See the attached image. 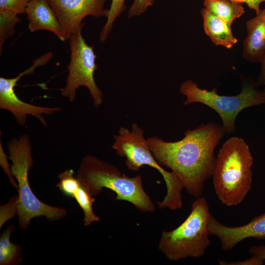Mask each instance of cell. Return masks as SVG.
I'll return each instance as SVG.
<instances>
[{
	"label": "cell",
	"instance_id": "obj_1",
	"mask_svg": "<svg viewBox=\"0 0 265 265\" xmlns=\"http://www.w3.org/2000/svg\"><path fill=\"white\" fill-rule=\"evenodd\" d=\"M224 134L222 125L209 122L187 129L185 137L177 141H165L156 136L147 141L159 163L171 169L187 192L197 198L212 176L216 160L214 151Z\"/></svg>",
	"mask_w": 265,
	"mask_h": 265
},
{
	"label": "cell",
	"instance_id": "obj_2",
	"mask_svg": "<svg viewBox=\"0 0 265 265\" xmlns=\"http://www.w3.org/2000/svg\"><path fill=\"white\" fill-rule=\"evenodd\" d=\"M253 158L248 144L237 136L222 145L212 174L215 194L229 207L240 204L250 191L252 182Z\"/></svg>",
	"mask_w": 265,
	"mask_h": 265
},
{
	"label": "cell",
	"instance_id": "obj_3",
	"mask_svg": "<svg viewBox=\"0 0 265 265\" xmlns=\"http://www.w3.org/2000/svg\"><path fill=\"white\" fill-rule=\"evenodd\" d=\"M76 178L93 197L99 195L103 188H108L116 193L117 200L129 202L142 212H153L156 210L143 188L140 174L129 177L94 156L86 155L82 159Z\"/></svg>",
	"mask_w": 265,
	"mask_h": 265
},
{
	"label": "cell",
	"instance_id": "obj_4",
	"mask_svg": "<svg viewBox=\"0 0 265 265\" xmlns=\"http://www.w3.org/2000/svg\"><path fill=\"white\" fill-rule=\"evenodd\" d=\"M9 159L11 160V173L18 182L17 215L20 228L27 229L34 217L44 216L54 221L65 217L66 210L46 204L32 191L28 181V171L33 165L30 137L23 134L14 137L8 143Z\"/></svg>",
	"mask_w": 265,
	"mask_h": 265
},
{
	"label": "cell",
	"instance_id": "obj_5",
	"mask_svg": "<svg viewBox=\"0 0 265 265\" xmlns=\"http://www.w3.org/2000/svg\"><path fill=\"white\" fill-rule=\"evenodd\" d=\"M113 138L112 148L120 157L126 158V165L129 170L137 171L147 165L157 169L162 175L167 193L162 201L157 202L159 208L171 210L182 209V191L185 188L184 185L174 172L166 171L157 161L144 137L143 130L134 123L131 130L124 127L120 128L118 134L114 135Z\"/></svg>",
	"mask_w": 265,
	"mask_h": 265
},
{
	"label": "cell",
	"instance_id": "obj_6",
	"mask_svg": "<svg viewBox=\"0 0 265 265\" xmlns=\"http://www.w3.org/2000/svg\"><path fill=\"white\" fill-rule=\"evenodd\" d=\"M211 213L206 198H197L185 220L173 230L163 231L158 249L170 261L203 256L210 244L209 222Z\"/></svg>",
	"mask_w": 265,
	"mask_h": 265
},
{
	"label": "cell",
	"instance_id": "obj_7",
	"mask_svg": "<svg viewBox=\"0 0 265 265\" xmlns=\"http://www.w3.org/2000/svg\"><path fill=\"white\" fill-rule=\"evenodd\" d=\"M259 86L257 81H245L238 95L223 96L218 94L216 87L211 91L201 89L192 80H187L182 82L180 91L186 97L184 105L200 103L213 109L222 120L225 133L230 134L236 131L237 117L243 109L265 104V94L257 88Z\"/></svg>",
	"mask_w": 265,
	"mask_h": 265
},
{
	"label": "cell",
	"instance_id": "obj_8",
	"mask_svg": "<svg viewBox=\"0 0 265 265\" xmlns=\"http://www.w3.org/2000/svg\"><path fill=\"white\" fill-rule=\"evenodd\" d=\"M81 26L69 38L71 51L70 60L67 66L68 76L66 84L60 94L73 102L76 97L77 90L81 86H85L89 91L95 107L103 102V93L96 84L94 74L97 70L95 62L97 58L93 47L88 45L81 33Z\"/></svg>",
	"mask_w": 265,
	"mask_h": 265
},
{
	"label": "cell",
	"instance_id": "obj_9",
	"mask_svg": "<svg viewBox=\"0 0 265 265\" xmlns=\"http://www.w3.org/2000/svg\"><path fill=\"white\" fill-rule=\"evenodd\" d=\"M61 25L64 41L85 24L87 16L106 17L108 9L105 8L107 0H47Z\"/></svg>",
	"mask_w": 265,
	"mask_h": 265
},
{
	"label": "cell",
	"instance_id": "obj_10",
	"mask_svg": "<svg viewBox=\"0 0 265 265\" xmlns=\"http://www.w3.org/2000/svg\"><path fill=\"white\" fill-rule=\"evenodd\" d=\"M26 75H28V72L26 69L13 78H0V108L10 111L19 125H25L27 115H30L46 126V121L43 115L53 114L59 111L61 108L37 106L20 100L15 93L14 88L19 80Z\"/></svg>",
	"mask_w": 265,
	"mask_h": 265
},
{
	"label": "cell",
	"instance_id": "obj_11",
	"mask_svg": "<svg viewBox=\"0 0 265 265\" xmlns=\"http://www.w3.org/2000/svg\"><path fill=\"white\" fill-rule=\"evenodd\" d=\"M210 235L219 239L221 248L226 251L233 249L248 238L265 239V212L254 217L249 223L238 227H229L217 221L211 214L209 222Z\"/></svg>",
	"mask_w": 265,
	"mask_h": 265
},
{
	"label": "cell",
	"instance_id": "obj_12",
	"mask_svg": "<svg viewBox=\"0 0 265 265\" xmlns=\"http://www.w3.org/2000/svg\"><path fill=\"white\" fill-rule=\"evenodd\" d=\"M28 29L31 32L48 30L64 41L62 29L54 11L47 0H32L26 9Z\"/></svg>",
	"mask_w": 265,
	"mask_h": 265
},
{
	"label": "cell",
	"instance_id": "obj_13",
	"mask_svg": "<svg viewBox=\"0 0 265 265\" xmlns=\"http://www.w3.org/2000/svg\"><path fill=\"white\" fill-rule=\"evenodd\" d=\"M246 29L243 57L251 62H260L265 52V8L246 22Z\"/></svg>",
	"mask_w": 265,
	"mask_h": 265
},
{
	"label": "cell",
	"instance_id": "obj_14",
	"mask_svg": "<svg viewBox=\"0 0 265 265\" xmlns=\"http://www.w3.org/2000/svg\"><path fill=\"white\" fill-rule=\"evenodd\" d=\"M205 33L212 43L231 49L238 42L231 29V25L215 16L205 7L201 9Z\"/></svg>",
	"mask_w": 265,
	"mask_h": 265
},
{
	"label": "cell",
	"instance_id": "obj_15",
	"mask_svg": "<svg viewBox=\"0 0 265 265\" xmlns=\"http://www.w3.org/2000/svg\"><path fill=\"white\" fill-rule=\"evenodd\" d=\"M204 7L230 25L245 12L241 2L231 0H203Z\"/></svg>",
	"mask_w": 265,
	"mask_h": 265
},
{
	"label": "cell",
	"instance_id": "obj_16",
	"mask_svg": "<svg viewBox=\"0 0 265 265\" xmlns=\"http://www.w3.org/2000/svg\"><path fill=\"white\" fill-rule=\"evenodd\" d=\"M13 225H8L0 236V265H17L23 259L22 248L11 242L10 236L14 231Z\"/></svg>",
	"mask_w": 265,
	"mask_h": 265
},
{
	"label": "cell",
	"instance_id": "obj_17",
	"mask_svg": "<svg viewBox=\"0 0 265 265\" xmlns=\"http://www.w3.org/2000/svg\"><path fill=\"white\" fill-rule=\"evenodd\" d=\"M73 198H75L84 214V226H89L92 222L100 221V218L96 215L93 210V204L95 201L86 188L80 183L78 189L74 192Z\"/></svg>",
	"mask_w": 265,
	"mask_h": 265
},
{
	"label": "cell",
	"instance_id": "obj_18",
	"mask_svg": "<svg viewBox=\"0 0 265 265\" xmlns=\"http://www.w3.org/2000/svg\"><path fill=\"white\" fill-rule=\"evenodd\" d=\"M21 22L18 14L9 10H0V54L5 41L15 33L18 23Z\"/></svg>",
	"mask_w": 265,
	"mask_h": 265
},
{
	"label": "cell",
	"instance_id": "obj_19",
	"mask_svg": "<svg viewBox=\"0 0 265 265\" xmlns=\"http://www.w3.org/2000/svg\"><path fill=\"white\" fill-rule=\"evenodd\" d=\"M126 0H111L110 7L108 9L107 20L100 33V41L105 42L107 39L115 21L126 9Z\"/></svg>",
	"mask_w": 265,
	"mask_h": 265
},
{
	"label": "cell",
	"instance_id": "obj_20",
	"mask_svg": "<svg viewBox=\"0 0 265 265\" xmlns=\"http://www.w3.org/2000/svg\"><path fill=\"white\" fill-rule=\"evenodd\" d=\"M75 172L72 169H66L58 175L59 179L56 186L66 197L73 198V194L79 186L80 182L74 176Z\"/></svg>",
	"mask_w": 265,
	"mask_h": 265
},
{
	"label": "cell",
	"instance_id": "obj_21",
	"mask_svg": "<svg viewBox=\"0 0 265 265\" xmlns=\"http://www.w3.org/2000/svg\"><path fill=\"white\" fill-rule=\"evenodd\" d=\"M32 0H0V10H9L17 14L26 13L28 4Z\"/></svg>",
	"mask_w": 265,
	"mask_h": 265
},
{
	"label": "cell",
	"instance_id": "obj_22",
	"mask_svg": "<svg viewBox=\"0 0 265 265\" xmlns=\"http://www.w3.org/2000/svg\"><path fill=\"white\" fill-rule=\"evenodd\" d=\"M18 195H15L5 205L0 206V227L9 218L17 215Z\"/></svg>",
	"mask_w": 265,
	"mask_h": 265
},
{
	"label": "cell",
	"instance_id": "obj_23",
	"mask_svg": "<svg viewBox=\"0 0 265 265\" xmlns=\"http://www.w3.org/2000/svg\"><path fill=\"white\" fill-rule=\"evenodd\" d=\"M155 0H134L128 11V18L138 16L152 6Z\"/></svg>",
	"mask_w": 265,
	"mask_h": 265
},
{
	"label": "cell",
	"instance_id": "obj_24",
	"mask_svg": "<svg viewBox=\"0 0 265 265\" xmlns=\"http://www.w3.org/2000/svg\"><path fill=\"white\" fill-rule=\"evenodd\" d=\"M0 163L1 167H2L5 173L7 175L11 185L17 190L18 185L16 184L15 180L13 177V175L11 173V168H9L10 165L7 160L6 156L4 153L2 149V146L0 143Z\"/></svg>",
	"mask_w": 265,
	"mask_h": 265
},
{
	"label": "cell",
	"instance_id": "obj_25",
	"mask_svg": "<svg viewBox=\"0 0 265 265\" xmlns=\"http://www.w3.org/2000/svg\"><path fill=\"white\" fill-rule=\"evenodd\" d=\"M218 262L220 265H261L264 264L265 260L252 256L251 258L243 261L227 262L219 259Z\"/></svg>",
	"mask_w": 265,
	"mask_h": 265
},
{
	"label": "cell",
	"instance_id": "obj_26",
	"mask_svg": "<svg viewBox=\"0 0 265 265\" xmlns=\"http://www.w3.org/2000/svg\"><path fill=\"white\" fill-rule=\"evenodd\" d=\"M242 3H245L251 10L254 11L256 14L258 13L261 10L260 5L263 2H265V0H231Z\"/></svg>",
	"mask_w": 265,
	"mask_h": 265
},
{
	"label": "cell",
	"instance_id": "obj_27",
	"mask_svg": "<svg viewBox=\"0 0 265 265\" xmlns=\"http://www.w3.org/2000/svg\"><path fill=\"white\" fill-rule=\"evenodd\" d=\"M249 253L258 259L265 260V245H255L250 247Z\"/></svg>",
	"mask_w": 265,
	"mask_h": 265
},
{
	"label": "cell",
	"instance_id": "obj_28",
	"mask_svg": "<svg viewBox=\"0 0 265 265\" xmlns=\"http://www.w3.org/2000/svg\"><path fill=\"white\" fill-rule=\"evenodd\" d=\"M260 62L261 70L257 81L260 85H265V52Z\"/></svg>",
	"mask_w": 265,
	"mask_h": 265
},
{
	"label": "cell",
	"instance_id": "obj_29",
	"mask_svg": "<svg viewBox=\"0 0 265 265\" xmlns=\"http://www.w3.org/2000/svg\"><path fill=\"white\" fill-rule=\"evenodd\" d=\"M263 91L264 93V94H265V85L264 89L263 90Z\"/></svg>",
	"mask_w": 265,
	"mask_h": 265
}]
</instances>
